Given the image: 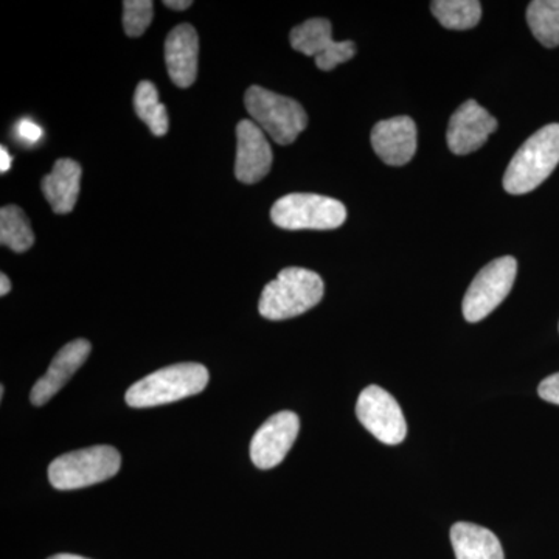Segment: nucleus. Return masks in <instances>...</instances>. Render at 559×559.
Wrapping results in <instances>:
<instances>
[{"instance_id":"obj_7","label":"nucleus","mask_w":559,"mask_h":559,"mask_svg":"<svg viewBox=\"0 0 559 559\" xmlns=\"http://www.w3.org/2000/svg\"><path fill=\"white\" fill-rule=\"evenodd\" d=\"M516 274L518 261L513 257H500L480 270L463 299L465 319L476 323L491 314L509 297Z\"/></svg>"},{"instance_id":"obj_25","label":"nucleus","mask_w":559,"mask_h":559,"mask_svg":"<svg viewBox=\"0 0 559 559\" xmlns=\"http://www.w3.org/2000/svg\"><path fill=\"white\" fill-rule=\"evenodd\" d=\"M165 7H168L170 10L176 11H183L187 9H190L191 5H193V2L191 0H167V2H164Z\"/></svg>"},{"instance_id":"obj_6","label":"nucleus","mask_w":559,"mask_h":559,"mask_svg":"<svg viewBox=\"0 0 559 559\" xmlns=\"http://www.w3.org/2000/svg\"><path fill=\"white\" fill-rule=\"evenodd\" d=\"M120 465V452L116 448L100 444L69 452L53 460L49 466V480L61 491L86 488L116 476Z\"/></svg>"},{"instance_id":"obj_10","label":"nucleus","mask_w":559,"mask_h":559,"mask_svg":"<svg viewBox=\"0 0 559 559\" xmlns=\"http://www.w3.org/2000/svg\"><path fill=\"white\" fill-rule=\"evenodd\" d=\"M300 419L294 412L272 415L257 430L250 443V459L260 469H272L285 460L299 436Z\"/></svg>"},{"instance_id":"obj_5","label":"nucleus","mask_w":559,"mask_h":559,"mask_svg":"<svg viewBox=\"0 0 559 559\" xmlns=\"http://www.w3.org/2000/svg\"><path fill=\"white\" fill-rule=\"evenodd\" d=\"M271 219L285 230H333L347 221V209L322 194L290 193L272 205Z\"/></svg>"},{"instance_id":"obj_19","label":"nucleus","mask_w":559,"mask_h":559,"mask_svg":"<svg viewBox=\"0 0 559 559\" xmlns=\"http://www.w3.org/2000/svg\"><path fill=\"white\" fill-rule=\"evenodd\" d=\"M0 242L16 253L27 252L35 245L31 221L17 205L0 210Z\"/></svg>"},{"instance_id":"obj_20","label":"nucleus","mask_w":559,"mask_h":559,"mask_svg":"<svg viewBox=\"0 0 559 559\" xmlns=\"http://www.w3.org/2000/svg\"><path fill=\"white\" fill-rule=\"evenodd\" d=\"M430 10L448 31H469L481 17V5L477 0H436L430 3Z\"/></svg>"},{"instance_id":"obj_3","label":"nucleus","mask_w":559,"mask_h":559,"mask_svg":"<svg viewBox=\"0 0 559 559\" xmlns=\"http://www.w3.org/2000/svg\"><path fill=\"white\" fill-rule=\"evenodd\" d=\"M207 384L209 370L202 364H175L135 382L127 392V403L135 409L162 406L198 395Z\"/></svg>"},{"instance_id":"obj_13","label":"nucleus","mask_w":559,"mask_h":559,"mask_svg":"<svg viewBox=\"0 0 559 559\" xmlns=\"http://www.w3.org/2000/svg\"><path fill=\"white\" fill-rule=\"evenodd\" d=\"M371 146L384 164L403 167L417 153V124L407 116L382 120L371 130Z\"/></svg>"},{"instance_id":"obj_18","label":"nucleus","mask_w":559,"mask_h":559,"mask_svg":"<svg viewBox=\"0 0 559 559\" xmlns=\"http://www.w3.org/2000/svg\"><path fill=\"white\" fill-rule=\"evenodd\" d=\"M134 109L139 119L150 128L156 138H164L170 128L167 108L159 100V92L151 81H140L135 87Z\"/></svg>"},{"instance_id":"obj_4","label":"nucleus","mask_w":559,"mask_h":559,"mask_svg":"<svg viewBox=\"0 0 559 559\" xmlns=\"http://www.w3.org/2000/svg\"><path fill=\"white\" fill-rule=\"evenodd\" d=\"M245 105L253 121L278 145L296 142L308 127L307 112L299 102L264 87H249Z\"/></svg>"},{"instance_id":"obj_23","label":"nucleus","mask_w":559,"mask_h":559,"mask_svg":"<svg viewBox=\"0 0 559 559\" xmlns=\"http://www.w3.org/2000/svg\"><path fill=\"white\" fill-rule=\"evenodd\" d=\"M538 393L540 399L547 401V403L559 406V373L551 374V377L540 382Z\"/></svg>"},{"instance_id":"obj_16","label":"nucleus","mask_w":559,"mask_h":559,"mask_svg":"<svg viewBox=\"0 0 559 559\" xmlns=\"http://www.w3.org/2000/svg\"><path fill=\"white\" fill-rule=\"evenodd\" d=\"M81 165L72 159L55 162L49 175L44 176L40 187L44 197L58 215L72 212L79 201L81 187Z\"/></svg>"},{"instance_id":"obj_14","label":"nucleus","mask_w":559,"mask_h":559,"mask_svg":"<svg viewBox=\"0 0 559 559\" xmlns=\"http://www.w3.org/2000/svg\"><path fill=\"white\" fill-rule=\"evenodd\" d=\"M91 349V342L86 340H76L64 345L57 353L53 360H51L47 373L32 389V403L35 406H44V404L49 403L68 384L70 378L75 374V371L81 369V366L86 362V359L90 358Z\"/></svg>"},{"instance_id":"obj_8","label":"nucleus","mask_w":559,"mask_h":559,"mask_svg":"<svg viewBox=\"0 0 559 559\" xmlns=\"http://www.w3.org/2000/svg\"><path fill=\"white\" fill-rule=\"evenodd\" d=\"M356 415L381 443L400 444L407 437V423L399 401L380 385H369L360 392Z\"/></svg>"},{"instance_id":"obj_26","label":"nucleus","mask_w":559,"mask_h":559,"mask_svg":"<svg viewBox=\"0 0 559 559\" xmlns=\"http://www.w3.org/2000/svg\"><path fill=\"white\" fill-rule=\"evenodd\" d=\"M11 160H13V157L10 156L9 150H7L5 146H2V148H0V171H9L11 168Z\"/></svg>"},{"instance_id":"obj_22","label":"nucleus","mask_w":559,"mask_h":559,"mask_svg":"<svg viewBox=\"0 0 559 559\" xmlns=\"http://www.w3.org/2000/svg\"><path fill=\"white\" fill-rule=\"evenodd\" d=\"M154 5L151 0H127L123 2V28L131 38L148 31L153 22Z\"/></svg>"},{"instance_id":"obj_9","label":"nucleus","mask_w":559,"mask_h":559,"mask_svg":"<svg viewBox=\"0 0 559 559\" xmlns=\"http://www.w3.org/2000/svg\"><path fill=\"white\" fill-rule=\"evenodd\" d=\"M290 47L300 51L305 57L314 58L316 66L323 72H331L342 62H347L355 57L356 47L353 40L333 39V27L329 20L314 17L305 21L290 31Z\"/></svg>"},{"instance_id":"obj_28","label":"nucleus","mask_w":559,"mask_h":559,"mask_svg":"<svg viewBox=\"0 0 559 559\" xmlns=\"http://www.w3.org/2000/svg\"><path fill=\"white\" fill-rule=\"evenodd\" d=\"M49 559H87V558L79 557V555L60 554V555H53V557H50Z\"/></svg>"},{"instance_id":"obj_12","label":"nucleus","mask_w":559,"mask_h":559,"mask_svg":"<svg viewBox=\"0 0 559 559\" xmlns=\"http://www.w3.org/2000/svg\"><path fill=\"white\" fill-rule=\"evenodd\" d=\"M237 160L235 176L242 183L260 182L270 175L272 148L266 134L252 120H241L237 127Z\"/></svg>"},{"instance_id":"obj_21","label":"nucleus","mask_w":559,"mask_h":559,"mask_svg":"<svg viewBox=\"0 0 559 559\" xmlns=\"http://www.w3.org/2000/svg\"><path fill=\"white\" fill-rule=\"evenodd\" d=\"M527 22L533 36L544 47L559 46V0H535L530 2Z\"/></svg>"},{"instance_id":"obj_11","label":"nucleus","mask_w":559,"mask_h":559,"mask_svg":"<svg viewBox=\"0 0 559 559\" xmlns=\"http://www.w3.org/2000/svg\"><path fill=\"white\" fill-rule=\"evenodd\" d=\"M496 130L498 120L487 109L477 102H465L451 117L448 146L457 156H466L481 148Z\"/></svg>"},{"instance_id":"obj_17","label":"nucleus","mask_w":559,"mask_h":559,"mask_svg":"<svg viewBox=\"0 0 559 559\" xmlns=\"http://www.w3.org/2000/svg\"><path fill=\"white\" fill-rule=\"evenodd\" d=\"M451 543L457 559H506L495 533L469 522H457L451 528Z\"/></svg>"},{"instance_id":"obj_27","label":"nucleus","mask_w":559,"mask_h":559,"mask_svg":"<svg viewBox=\"0 0 559 559\" xmlns=\"http://www.w3.org/2000/svg\"><path fill=\"white\" fill-rule=\"evenodd\" d=\"M11 290L10 278L5 274L0 275V296H7Z\"/></svg>"},{"instance_id":"obj_24","label":"nucleus","mask_w":559,"mask_h":559,"mask_svg":"<svg viewBox=\"0 0 559 559\" xmlns=\"http://www.w3.org/2000/svg\"><path fill=\"white\" fill-rule=\"evenodd\" d=\"M43 128L33 120L24 119L17 123V138L27 143H38L43 139Z\"/></svg>"},{"instance_id":"obj_15","label":"nucleus","mask_w":559,"mask_h":559,"mask_svg":"<svg viewBox=\"0 0 559 559\" xmlns=\"http://www.w3.org/2000/svg\"><path fill=\"white\" fill-rule=\"evenodd\" d=\"M200 38L190 24H180L165 40V62L173 83L187 90L197 81Z\"/></svg>"},{"instance_id":"obj_2","label":"nucleus","mask_w":559,"mask_h":559,"mask_svg":"<svg viewBox=\"0 0 559 559\" xmlns=\"http://www.w3.org/2000/svg\"><path fill=\"white\" fill-rule=\"evenodd\" d=\"M559 164V123L536 131L511 159L503 189L510 194H525L538 189Z\"/></svg>"},{"instance_id":"obj_1","label":"nucleus","mask_w":559,"mask_h":559,"mask_svg":"<svg viewBox=\"0 0 559 559\" xmlns=\"http://www.w3.org/2000/svg\"><path fill=\"white\" fill-rule=\"evenodd\" d=\"M325 285L319 274L305 267H285L264 286L259 311L267 320L297 318L322 300Z\"/></svg>"}]
</instances>
